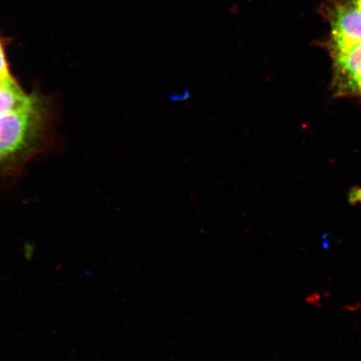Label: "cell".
Here are the masks:
<instances>
[{
	"label": "cell",
	"mask_w": 361,
	"mask_h": 361,
	"mask_svg": "<svg viewBox=\"0 0 361 361\" xmlns=\"http://www.w3.org/2000/svg\"><path fill=\"white\" fill-rule=\"evenodd\" d=\"M42 119L35 101L0 117V164L25 154L37 139Z\"/></svg>",
	"instance_id": "cell-1"
},
{
	"label": "cell",
	"mask_w": 361,
	"mask_h": 361,
	"mask_svg": "<svg viewBox=\"0 0 361 361\" xmlns=\"http://www.w3.org/2000/svg\"><path fill=\"white\" fill-rule=\"evenodd\" d=\"M34 101L33 98L23 92L13 78L0 85V117L21 109Z\"/></svg>",
	"instance_id": "cell-2"
},
{
	"label": "cell",
	"mask_w": 361,
	"mask_h": 361,
	"mask_svg": "<svg viewBox=\"0 0 361 361\" xmlns=\"http://www.w3.org/2000/svg\"><path fill=\"white\" fill-rule=\"evenodd\" d=\"M7 80H8V79H7ZM0 80V85H1V84L4 82V81H6V80Z\"/></svg>",
	"instance_id": "cell-4"
},
{
	"label": "cell",
	"mask_w": 361,
	"mask_h": 361,
	"mask_svg": "<svg viewBox=\"0 0 361 361\" xmlns=\"http://www.w3.org/2000/svg\"><path fill=\"white\" fill-rule=\"evenodd\" d=\"M11 75L6 61V55H4V48L0 43V80L11 79Z\"/></svg>",
	"instance_id": "cell-3"
}]
</instances>
